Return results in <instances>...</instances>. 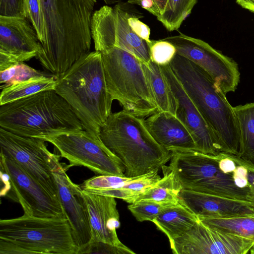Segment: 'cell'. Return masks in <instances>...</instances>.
<instances>
[{
    "label": "cell",
    "mask_w": 254,
    "mask_h": 254,
    "mask_svg": "<svg viewBox=\"0 0 254 254\" xmlns=\"http://www.w3.org/2000/svg\"><path fill=\"white\" fill-rule=\"evenodd\" d=\"M97 0H23V16L42 46L36 58L57 78L90 52Z\"/></svg>",
    "instance_id": "6da1fadb"
},
{
    "label": "cell",
    "mask_w": 254,
    "mask_h": 254,
    "mask_svg": "<svg viewBox=\"0 0 254 254\" xmlns=\"http://www.w3.org/2000/svg\"><path fill=\"white\" fill-rule=\"evenodd\" d=\"M169 166L182 189L254 203L248 169L236 155L197 151L172 152Z\"/></svg>",
    "instance_id": "7a4b0ae2"
},
{
    "label": "cell",
    "mask_w": 254,
    "mask_h": 254,
    "mask_svg": "<svg viewBox=\"0 0 254 254\" xmlns=\"http://www.w3.org/2000/svg\"><path fill=\"white\" fill-rule=\"evenodd\" d=\"M55 90L69 105L83 128L99 137L113 99L107 87L102 54L89 52L57 78Z\"/></svg>",
    "instance_id": "3957f363"
},
{
    "label": "cell",
    "mask_w": 254,
    "mask_h": 254,
    "mask_svg": "<svg viewBox=\"0 0 254 254\" xmlns=\"http://www.w3.org/2000/svg\"><path fill=\"white\" fill-rule=\"evenodd\" d=\"M99 137L121 161L125 176L135 177L159 170L172 152L159 145L148 130L144 119L125 110L111 113L101 126Z\"/></svg>",
    "instance_id": "277c9868"
},
{
    "label": "cell",
    "mask_w": 254,
    "mask_h": 254,
    "mask_svg": "<svg viewBox=\"0 0 254 254\" xmlns=\"http://www.w3.org/2000/svg\"><path fill=\"white\" fill-rule=\"evenodd\" d=\"M169 65L185 90L219 137L223 152L237 155L240 132L233 107L203 69L176 54Z\"/></svg>",
    "instance_id": "5b68a950"
},
{
    "label": "cell",
    "mask_w": 254,
    "mask_h": 254,
    "mask_svg": "<svg viewBox=\"0 0 254 254\" xmlns=\"http://www.w3.org/2000/svg\"><path fill=\"white\" fill-rule=\"evenodd\" d=\"M0 128L28 137L84 129L69 105L55 89L0 105Z\"/></svg>",
    "instance_id": "8992f818"
},
{
    "label": "cell",
    "mask_w": 254,
    "mask_h": 254,
    "mask_svg": "<svg viewBox=\"0 0 254 254\" xmlns=\"http://www.w3.org/2000/svg\"><path fill=\"white\" fill-rule=\"evenodd\" d=\"M101 54L108 91L113 100L123 110L144 119L159 111L140 61L117 47Z\"/></svg>",
    "instance_id": "52a82bcc"
},
{
    "label": "cell",
    "mask_w": 254,
    "mask_h": 254,
    "mask_svg": "<svg viewBox=\"0 0 254 254\" xmlns=\"http://www.w3.org/2000/svg\"><path fill=\"white\" fill-rule=\"evenodd\" d=\"M0 239L12 243L29 254H78L66 218H43L23 214L0 219Z\"/></svg>",
    "instance_id": "ba28073f"
},
{
    "label": "cell",
    "mask_w": 254,
    "mask_h": 254,
    "mask_svg": "<svg viewBox=\"0 0 254 254\" xmlns=\"http://www.w3.org/2000/svg\"><path fill=\"white\" fill-rule=\"evenodd\" d=\"M52 144L60 156L66 159L68 169L83 166L100 175L124 177L125 168L119 159L96 137L85 129L61 131L37 136Z\"/></svg>",
    "instance_id": "9c48e42d"
},
{
    "label": "cell",
    "mask_w": 254,
    "mask_h": 254,
    "mask_svg": "<svg viewBox=\"0 0 254 254\" xmlns=\"http://www.w3.org/2000/svg\"><path fill=\"white\" fill-rule=\"evenodd\" d=\"M129 4L121 1L114 7L105 5L93 12L91 32L95 51L101 53L117 47L147 64L151 61L149 46L128 25V17L135 13Z\"/></svg>",
    "instance_id": "30bf717a"
},
{
    "label": "cell",
    "mask_w": 254,
    "mask_h": 254,
    "mask_svg": "<svg viewBox=\"0 0 254 254\" xmlns=\"http://www.w3.org/2000/svg\"><path fill=\"white\" fill-rule=\"evenodd\" d=\"M45 141L19 135L0 128L1 154L17 162L47 191L59 199L53 171L60 156L47 148Z\"/></svg>",
    "instance_id": "8fae6325"
},
{
    "label": "cell",
    "mask_w": 254,
    "mask_h": 254,
    "mask_svg": "<svg viewBox=\"0 0 254 254\" xmlns=\"http://www.w3.org/2000/svg\"><path fill=\"white\" fill-rule=\"evenodd\" d=\"M171 43L177 54L191 61L212 78L217 90L225 95L236 91L240 80L238 64L207 43L180 33L164 39Z\"/></svg>",
    "instance_id": "7c38bea8"
},
{
    "label": "cell",
    "mask_w": 254,
    "mask_h": 254,
    "mask_svg": "<svg viewBox=\"0 0 254 254\" xmlns=\"http://www.w3.org/2000/svg\"><path fill=\"white\" fill-rule=\"evenodd\" d=\"M0 167L9 177L12 192L10 198L21 204L24 214L43 218H66L60 200L17 162L0 153Z\"/></svg>",
    "instance_id": "4fadbf2b"
},
{
    "label": "cell",
    "mask_w": 254,
    "mask_h": 254,
    "mask_svg": "<svg viewBox=\"0 0 254 254\" xmlns=\"http://www.w3.org/2000/svg\"><path fill=\"white\" fill-rule=\"evenodd\" d=\"M254 241L212 229L198 218L183 236L170 241L175 254H246Z\"/></svg>",
    "instance_id": "5bb4252c"
},
{
    "label": "cell",
    "mask_w": 254,
    "mask_h": 254,
    "mask_svg": "<svg viewBox=\"0 0 254 254\" xmlns=\"http://www.w3.org/2000/svg\"><path fill=\"white\" fill-rule=\"evenodd\" d=\"M41 50L36 31L27 18L0 15V71L36 58Z\"/></svg>",
    "instance_id": "9a60e30c"
},
{
    "label": "cell",
    "mask_w": 254,
    "mask_h": 254,
    "mask_svg": "<svg viewBox=\"0 0 254 254\" xmlns=\"http://www.w3.org/2000/svg\"><path fill=\"white\" fill-rule=\"evenodd\" d=\"M160 66L177 101L176 117L191 133L196 151L211 155L223 152L217 134L190 98L169 64Z\"/></svg>",
    "instance_id": "2e32d148"
},
{
    "label": "cell",
    "mask_w": 254,
    "mask_h": 254,
    "mask_svg": "<svg viewBox=\"0 0 254 254\" xmlns=\"http://www.w3.org/2000/svg\"><path fill=\"white\" fill-rule=\"evenodd\" d=\"M67 169V165L59 161L53 173L58 187L59 200L69 223L75 243L79 250L91 239L89 214L82 190L68 177L66 173Z\"/></svg>",
    "instance_id": "e0dca14e"
},
{
    "label": "cell",
    "mask_w": 254,
    "mask_h": 254,
    "mask_svg": "<svg viewBox=\"0 0 254 254\" xmlns=\"http://www.w3.org/2000/svg\"><path fill=\"white\" fill-rule=\"evenodd\" d=\"M179 201L197 216L229 217L254 215V203L182 189Z\"/></svg>",
    "instance_id": "ac0fdd59"
},
{
    "label": "cell",
    "mask_w": 254,
    "mask_h": 254,
    "mask_svg": "<svg viewBox=\"0 0 254 254\" xmlns=\"http://www.w3.org/2000/svg\"><path fill=\"white\" fill-rule=\"evenodd\" d=\"M82 191L89 214L91 231L90 242L101 241L125 247L117 233L120 221L115 198Z\"/></svg>",
    "instance_id": "d6986e66"
},
{
    "label": "cell",
    "mask_w": 254,
    "mask_h": 254,
    "mask_svg": "<svg viewBox=\"0 0 254 254\" xmlns=\"http://www.w3.org/2000/svg\"><path fill=\"white\" fill-rule=\"evenodd\" d=\"M145 125L154 140L172 152L196 151L193 136L175 116L157 111L144 119Z\"/></svg>",
    "instance_id": "ffe728a7"
},
{
    "label": "cell",
    "mask_w": 254,
    "mask_h": 254,
    "mask_svg": "<svg viewBox=\"0 0 254 254\" xmlns=\"http://www.w3.org/2000/svg\"><path fill=\"white\" fill-rule=\"evenodd\" d=\"M198 219L197 215L179 201L161 212L152 222L167 236L170 242L183 236Z\"/></svg>",
    "instance_id": "44dd1931"
},
{
    "label": "cell",
    "mask_w": 254,
    "mask_h": 254,
    "mask_svg": "<svg viewBox=\"0 0 254 254\" xmlns=\"http://www.w3.org/2000/svg\"><path fill=\"white\" fill-rule=\"evenodd\" d=\"M141 65L158 111L176 116L177 101L161 66L151 61Z\"/></svg>",
    "instance_id": "7402d4cb"
},
{
    "label": "cell",
    "mask_w": 254,
    "mask_h": 254,
    "mask_svg": "<svg viewBox=\"0 0 254 254\" xmlns=\"http://www.w3.org/2000/svg\"><path fill=\"white\" fill-rule=\"evenodd\" d=\"M240 132L239 158L254 167V102L233 107Z\"/></svg>",
    "instance_id": "603a6c76"
},
{
    "label": "cell",
    "mask_w": 254,
    "mask_h": 254,
    "mask_svg": "<svg viewBox=\"0 0 254 254\" xmlns=\"http://www.w3.org/2000/svg\"><path fill=\"white\" fill-rule=\"evenodd\" d=\"M207 226L254 241V215L229 217L198 216Z\"/></svg>",
    "instance_id": "cb8c5ba5"
},
{
    "label": "cell",
    "mask_w": 254,
    "mask_h": 254,
    "mask_svg": "<svg viewBox=\"0 0 254 254\" xmlns=\"http://www.w3.org/2000/svg\"><path fill=\"white\" fill-rule=\"evenodd\" d=\"M57 78L55 76L37 77L3 88L0 95V105L40 92L55 89Z\"/></svg>",
    "instance_id": "d4e9b609"
},
{
    "label": "cell",
    "mask_w": 254,
    "mask_h": 254,
    "mask_svg": "<svg viewBox=\"0 0 254 254\" xmlns=\"http://www.w3.org/2000/svg\"><path fill=\"white\" fill-rule=\"evenodd\" d=\"M161 168L163 177L140 193L133 202L141 200L179 201L178 195L182 187L169 166L164 165Z\"/></svg>",
    "instance_id": "484cf974"
},
{
    "label": "cell",
    "mask_w": 254,
    "mask_h": 254,
    "mask_svg": "<svg viewBox=\"0 0 254 254\" xmlns=\"http://www.w3.org/2000/svg\"><path fill=\"white\" fill-rule=\"evenodd\" d=\"M197 0H168L163 12L156 17L169 31L178 30L190 15Z\"/></svg>",
    "instance_id": "4316f807"
},
{
    "label": "cell",
    "mask_w": 254,
    "mask_h": 254,
    "mask_svg": "<svg viewBox=\"0 0 254 254\" xmlns=\"http://www.w3.org/2000/svg\"><path fill=\"white\" fill-rule=\"evenodd\" d=\"M42 76L55 75L35 69L24 62L19 63L0 71V88L1 90L12 85Z\"/></svg>",
    "instance_id": "83f0119b"
},
{
    "label": "cell",
    "mask_w": 254,
    "mask_h": 254,
    "mask_svg": "<svg viewBox=\"0 0 254 254\" xmlns=\"http://www.w3.org/2000/svg\"><path fill=\"white\" fill-rule=\"evenodd\" d=\"M179 202V201L141 200L130 203L128 205V208L138 221L152 222L165 209L173 206Z\"/></svg>",
    "instance_id": "f1b7e54d"
},
{
    "label": "cell",
    "mask_w": 254,
    "mask_h": 254,
    "mask_svg": "<svg viewBox=\"0 0 254 254\" xmlns=\"http://www.w3.org/2000/svg\"><path fill=\"white\" fill-rule=\"evenodd\" d=\"M149 48L150 59L159 65L169 64L177 54L175 47L163 39L151 40L147 43Z\"/></svg>",
    "instance_id": "f546056e"
},
{
    "label": "cell",
    "mask_w": 254,
    "mask_h": 254,
    "mask_svg": "<svg viewBox=\"0 0 254 254\" xmlns=\"http://www.w3.org/2000/svg\"><path fill=\"white\" fill-rule=\"evenodd\" d=\"M134 254L133 251L127 246L120 247L101 241L90 242L79 250L78 254Z\"/></svg>",
    "instance_id": "4dcf8cb0"
},
{
    "label": "cell",
    "mask_w": 254,
    "mask_h": 254,
    "mask_svg": "<svg viewBox=\"0 0 254 254\" xmlns=\"http://www.w3.org/2000/svg\"><path fill=\"white\" fill-rule=\"evenodd\" d=\"M142 17L141 14L134 13L128 18V23L133 32L139 37L145 40L147 43H150V29L145 23L139 19Z\"/></svg>",
    "instance_id": "1f68e13d"
},
{
    "label": "cell",
    "mask_w": 254,
    "mask_h": 254,
    "mask_svg": "<svg viewBox=\"0 0 254 254\" xmlns=\"http://www.w3.org/2000/svg\"><path fill=\"white\" fill-rule=\"evenodd\" d=\"M0 15L23 16V0H0Z\"/></svg>",
    "instance_id": "d6a6232c"
},
{
    "label": "cell",
    "mask_w": 254,
    "mask_h": 254,
    "mask_svg": "<svg viewBox=\"0 0 254 254\" xmlns=\"http://www.w3.org/2000/svg\"><path fill=\"white\" fill-rule=\"evenodd\" d=\"M28 254L29 253L18 246L0 239V254Z\"/></svg>",
    "instance_id": "836d02e7"
},
{
    "label": "cell",
    "mask_w": 254,
    "mask_h": 254,
    "mask_svg": "<svg viewBox=\"0 0 254 254\" xmlns=\"http://www.w3.org/2000/svg\"><path fill=\"white\" fill-rule=\"evenodd\" d=\"M131 4H137L155 15L154 4L152 0H127Z\"/></svg>",
    "instance_id": "e575fe53"
},
{
    "label": "cell",
    "mask_w": 254,
    "mask_h": 254,
    "mask_svg": "<svg viewBox=\"0 0 254 254\" xmlns=\"http://www.w3.org/2000/svg\"><path fill=\"white\" fill-rule=\"evenodd\" d=\"M243 162L248 169L247 179L250 189L254 198V167Z\"/></svg>",
    "instance_id": "d590c367"
},
{
    "label": "cell",
    "mask_w": 254,
    "mask_h": 254,
    "mask_svg": "<svg viewBox=\"0 0 254 254\" xmlns=\"http://www.w3.org/2000/svg\"><path fill=\"white\" fill-rule=\"evenodd\" d=\"M154 4L155 15L157 17L161 14L167 4L168 0H152Z\"/></svg>",
    "instance_id": "8d00e7d4"
},
{
    "label": "cell",
    "mask_w": 254,
    "mask_h": 254,
    "mask_svg": "<svg viewBox=\"0 0 254 254\" xmlns=\"http://www.w3.org/2000/svg\"><path fill=\"white\" fill-rule=\"evenodd\" d=\"M243 8L254 13V0H236Z\"/></svg>",
    "instance_id": "74e56055"
},
{
    "label": "cell",
    "mask_w": 254,
    "mask_h": 254,
    "mask_svg": "<svg viewBox=\"0 0 254 254\" xmlns=\"http://www.w3.org/2000/svg\"><path fill=\"white\" fill-rule=\"evenodd\" d=\"M103 0L107 5H110V4H112L117 3L121 1L122 0Z\"/></svg>",
    "instance_id": "f35d334b"
},
{
    "label": "cell",
    "mask_w": 254,
    "mask_h": 254,
    "mask_svg": "<svg viewBox=\"0 0 254 254\" xmlns=\"http://www.w3.org/2000/svg\"><path fill=\"white\" fill-rule=\"evenodd\" d=\"M249 253H250L251 254H254V243L250 250Z\"/></svg>",
    "instance_id": "ab89813d"
}]
</instances>
